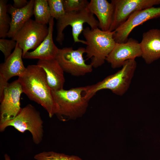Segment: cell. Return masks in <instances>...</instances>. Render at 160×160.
<instances>
[{"label":"cell","mask_w":160,"mask_h":160,"mask_svg":"<svg viewBox=\"0 0 160 160\" xmlns=\"http://www.w3.org/2000/svg\"><path fill=\"white\" fill-rule=\"evenodd\" d=\"M18 80L23 93L29 99L42 106L49 117L56 115L58 106L48 84L45 73L41 67L37 65H29Z\"/></svg>","instance_id":"1"},{"label":"cell","mask_w":160,"mask_h":160,"mask_svg":"<svg viewBox=\"0 0 160 160\" xmlns=\"http://www.w3.org/2000/svg\"><path fill=\"white\" fill-rule=\"evenodd\" d=\"M52 93L58 108L56 115L60 120L75 119L86 112L90 99L87 96L85 86L63 89Z\"/></svg>","instance_id":"2"},{"label":"cell","mask_w":160,"mask_h":160,"mask_svg":"<svg viewBox=\"0 0 160 160\" xmlns=\"http://www.w3.org/2000/svg\"><path fill=\"white\" fill-rule=\"evenodd\" d=\"M82 33L86 42L87 59H91L90 64L93 68L101 66L116 43L113 38L114 31H105L99 28L92 29L87 27Z\"/></svg>","instance_id":"3"},{"label":"cell","mask_w":160,"mask_h":160,"mask_svg":"<svg viewBox=\"0 0 160 160\" xmlns=\"http://www.w3.org/2000/svg\"><path fill=\"white\" fill-rule=\"evenodd\" d=\"M136 67L135 59L126 61L121 68L115 73L95 84L86 86L87 97L91 99L97 92L105 89L110 90L117 95L122 96L129 87Z\"/></svg>","instance_id":"4"},{"label":"cell","mask_w":160,"mask_h":160,"mask_svg":"<svg viewBox=\"0 0 160 160\" xmlns=\"http://www.w3.org/2000/svg\"><path fill=\"white\" fill-rule=\"evenodd\" d=\"M10 126L22 133L26 131H29L36 144H39L42 140L43 121L39 112L31 104H28L22 108L14 119L0 124V132H3Z\"/></svg>","instance_id":"5"},{"label":"cell","mask_w":160,"mask_h":160,"mask_svg":"<svg viewBox=\"0 0 160 160\" xmlns=\"http://www.w3.org/2000/svg\"><path fill=\"white\" fill-rule=\"evenodd\" d=\"M87 23L92 29L99 28V23L87 8L85 9L66 12L62 17L57 20L56 41L60 45L64 40L63 33L65 28L70 25L72 28V35L74 42L86 44L85 41L80 39L79 37L83 32V25Z\"/></svg>","instance_id":"6"},{"label":"cell","mask_w":160,"mask_h":160,"mask_svg":"<svg viewBox=\"0 0 160 160\" xmlns=\"http://www.w3.org/2000/svg\"><path fill=\"white\" fill-rule=\"evenodd\" d=\"M85 53L84 47L74 50L72 47H65L59 49L55 59L64 72L73 76H82L93 70L92 65L86 64L84 59Z\"/></svg>","instance_id":"7"},{"label":"cell","mask_w":160,"mask_h":160,"mask_svg":"<svg viewBox=\"0 0 160 160\" xmlns=\"http://www.w3.org/2000/svg\"><path fill=\"white\" fill-rule=\"evenodd\" d=\"M46 25L37 22L31 18L28 20L12 38L23 50V57L31 49H35L48 33Z\"/></svg>","instance_id":"8"},{"label":"cell","mask_w":160,"mask_h":160,"mask_svg":"<svg viewBox=\"0 0 160 160\" xmlns=\"http://www.w3.org/2000/svg\"><path fill=\"white\" fill-rule=\"evenodd\" d=\"M113 8L112 23L109 31H113L123 24L134 12L160 4V0H111Z\"/></svg>","instance_id":"9"},{"label":"cell","mask_w":160,"mask_h":160,"mask_svg":"<svg viewBox=\"0 0 160 160\" xmlns=\"http://www.w3.org/2000/svg\"><path fill=\"white\" fill-rule=\"evenodd\" d=\"M23 93L18 79L9 83L6 87L0 101V124L14 119L20 112L22 108L20 98Z\"/></svg>","instance_id":"10"},{"label":"cell","mask_w":160,"mask_h":160,"mask_svg":"<svg viewBox=\"0 0 160 160\" xmlns=\"http://www.w3.org/2000/svg\"><path fill=\"white\" fill-rule=\"evenodd\" d=\"M160 17V7H152L135 12L114 31L113 38L116 43L126 42L130 33L136 26L145 21Z\"/></svg>","instance_id":"11"},{"label":"cell","mask_w":160,"mask_h":160,"mask_svg":"<svg viewBox=\"0 0 160 160\" xmlns=\"http://www.w3.org/2000/svg\"><path fill=\"white\" fill-rule=\"evenodd\" d=\"M140 43L131 38L124 43H116L113 49L107 57L106 60L113 68L122 67L127 60L135 59L141 56Z\"/></svg>","instance_id":"12"},{"label":"cell","mask_w":160,"mask_h":160,"mask_svg":"<svg viewBox=\"0 0 160 160\" xmlns=\"http://www.w3.org/2000/svg\"><path fill=\"white\" fill-rule=\"evenodd\" d=\"M140 44L141 57L146 64L160 58V29H152L144 33Z\"/></svg>","instance_id":"13"},{"label":"cell","mask_w":160,"mask_h":160,"mask_svg":"<svg viewBox=\"0 0 160 160\" xmlns=\"http://www.w3.org/2000/svg\"><path fill=\"white\" fill-rule=\"evenodd\" d=\"M54 19L51 17L50 20L48 23V33L44 40L35 49L27 52L23 57V58L39 60L55 58L59 48L55 44L53 40Z\"/></svg>","instance_id":"14"},{"label":"cell","mask_w":160,"mask_h":160,"mask_svg":"<svg viewBox=\"0 0 160 160\" xmlns=\"http://www.w3.org/2000/svg\"><path fill=\"white\" fill-rule=\"evenodd\" d=\"M23 50L18 44L11 55L0 65V76L6 81L15 76L18 77L25 73L26 67L22 60Z\"/></svg>","instance_id":"15"},{"label":"cell","mask_w":160,"mask_h":160,"mask_svg":"<svg viewBox=\"0 0 160 160\" xmlns=\"http://www.w3.org/2000/svg\"><path fill=\"white\" fill-rule=\"evenodd\" d=\"M37 65L44 71L48 84L52 91L63 89L65 82L64 71L55 58L39 60Z\"/></svg>","instance_id":"16"},{"label":"cell","mask_w":160,"mask_h":160,"mask_svg":"<svg viewBox=\"0 0 160 160\" xmlns=\"http://www.w3.org/2000/svg\"><path fill=\"white\" fill-rule=\"evenodd\" d=\"M87 8L97 17L99 28L102 30L109 31L113 20V8L111 2L106 0H91Z\"/></svg>","instance_id":"17"},{"label":"cell","mask_w":160,"mask_h":160,"mask_svg":"<svg viewBox=\"0 0 160 160\" xmlns=\"http://www.w3.org/2000/svg\"><path fill=\"white\" fill-rule=\"evenodd\" d=\"M35 0H31L27 5L20 9L14 7L11 4L7 5V12L11 15L10 28L7 37L12 38L15 33L33 15Z\"/></svg>","instance_id":"18"},{"label":"cell","mask_w":160,"mask_h":160,"mask_svg":"<svg viewBox=\"0 0 160 160\" xmlns=\"http://www.w3.org/2000/svg\"><path fill=\"white\" fill-rule=\"evenodd\" d=\"M33 13L35 20L43 25L49 23L51 17L47 0H35Z\"/></svg>","instance_id":"19"},{"label":"cell","mask_w":160,"mask_h":160,"mask_svg":"<svg viewBox=\"0 0 160 160\" xmlns=\"http://www.w3.org/2000/svg\"><path fill=\"white\" fill-rule=\"evenodd\" d=\"M7 1L0 0V37H7L10 28L11 19L7 14Z\"/></svg>","instance_id":"20"},{"label":"cell","mask_w":160,"mask_h":160,"mask_svg":"<svg viewBox=\"0 0 160 160\" xmlns=\"http://www.w3.org/2000/svg\"><path fill=\"white\" fill-rule=\"evenodd\" d=\"M36 160H83L79 157L53 151H43L35 155Z\"/></svg>","instance_id":"21"},{"label":"cell","mask_w":160,"mask_h":160,"mask_svg":"<svg viewBox=\"0 0 160 160\" xmlns=\"http://www.w3.org/2000/svg\"><path fill=\"white\" fill-rule=\"evenodd\" d=\"M51 17L58 20L66 13L63 0H48Z\"/></svg>","instance_id":"22"},{"label":"cell","mask_w":160,"mask_h":160,"mask_svg":"<svg viewBox=\"0 0 160 160\" xmlns=\"http://www.w3.org/2000/svg\"><path fill=\"white\" fill-rule=\"evenodd\" d=\"M63 1L66 12L86 8L89 3L87 0H63Z\"/></svg>","instance_id":"23"},{"label":"cell","mask_w":160,"mask_h":160,"mask_svg":"<svg viewBox=\"0 0 160 160\" xmlns=\"http://www.w3.org/2000/svg\"><path fill=\"white\" fill-rule=\"evenodd\" d=\"M17 43L16 41L12 39H0V50L4 55L5 60L11 55L12 50L15 49Z\"/></svg>","instance_id":"24"},{"label":"cell","mask_w":160,"mask_h":160,"mask_svg":"<svg viewBox=\"0 0 160 160\" xmlns=\"http://www.w3.org/2000/svg\"><path fill=\"white\" fill-rule=\"evenodd\" d=\"M8 84L7 81L0 76V101L2 99L5 89Z\"/></svg>","instance_id":"25"},{"label":"cell","mask_w":160,"mask_h":160,"mask_svg":"<svg viewBox=\"0 0 160 160\" xmlns=\"http://www.w3.org/2000/svg\"><path fill=\"white\" fill-rule=\"evenodd\" d=\"M13 1L14 3L12 6L14 7L17 9L24 7L28 2L26 0H14Z\"/></svg>","instance_id":"26"},{"label":"cell","mask_w":160,"mask_h":160,"mask_svg":"<svg viewBox=\"0 0 160 160\" xmlns=\"http://www.w3.org/2000/svg\"><path fill=\"white\" fill-rule=\"evenodd\" d=\"M5 160H11L9 156L7 154H5L4 155Z\"/></svg>","instance_id":"27"},{"label":"cell","mask_w":160,"mask_h":160,"mask_svg":"<svg viewBox=\"0 0 160 160\" xmlns=\"http://www.w3.org/2000/svg\"></svg>","instance_id":"28"}]
</instances>
